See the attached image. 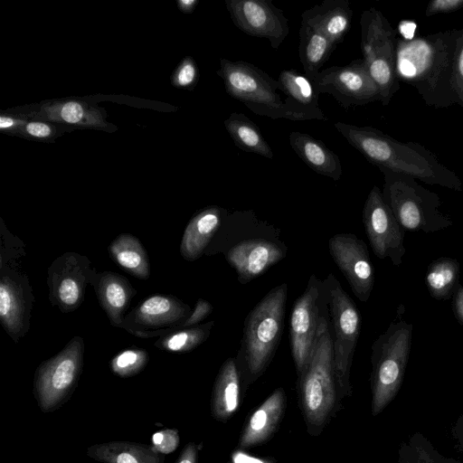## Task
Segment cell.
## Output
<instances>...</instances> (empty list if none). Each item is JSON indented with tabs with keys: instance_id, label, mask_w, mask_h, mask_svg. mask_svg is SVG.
Here are the masks:
<instances>
[{
	"instance_id": "cell-1",
	"label": "cell",
	"mask_w": 463,
	"mask_h": 463,
	"mask_svg": "<svg viewBox=\"0 0 463 463\" xmlns=\"http://www.w3.org/2000/svg\"><path fill=\"white\" fill-rule=\"evenodd\" d=\"M459 33L460 29H449L411 39L397 38L399 81L414 87L430 107L445 109L456 104L451 80Z\"/></svg>"
},
{
	"instance_id": "cell-42",
	"label": "cell",
	"mask_w": 463,
	"mask_h": 463,
	"mask_svg": "<svg viewBox=\"0 0 463 463\" xmlns=\"http://www.w3.org/2000/svg\"><path fill=\"white\" fill-rule=\"evenodd\" d=\"M26 131L33 137H46L52 133L51 128L43 122H30L26 125Z\"/></svg>"
},
{
	"instance_id": "cell-36",
	"label": "cell",
	"mask_w": 463,
	"mask_h": 463,
	"mask_svg": "<svg viewBox=\"0 0 463 463\" xmlns=\"http://www.w3.org/2000/svg\"><path fill=\"white\" fill-rule=\"evenodd\" d=\"M213 307L209 301L199 298L190 316L183 323L171 327L169 333L178 329L198 326V324L204 320L213 312Z\"/></svg>"
},
{
	"instance_id": "cell-8",
	"label": "cell",
	"mask_w": 463,
	"mask_h": 463,
	"mask_svg": "<svg viewBox=\"0 0 463 463\" xmlns=\"http://www.w3.org/2000/svg\"><path fill=\"white\" fill-rule=\"evenodd\" d=\"M360 25L363 60L379 89L382 104L387 106L400 88L396 73L398 30L375 7L362 13Z\"/></svg>"
},
{
	"instance_id": "cell-11",
	"label": "cell",
	"mask_w": 463,
	"mask_h": 463,
	"mask_svg": "<svg viewBox=\"0 0 463 463\" xmlns=\"http://www.w3.org/2000/svg\"><path fill=\"white\" fill-rule=\"evenodd\" d=\"M329 280L316 274L309 277L304 292L291 309L289 343L298 377L307 369L317 340L325 310L328 307Z\"/></svg>"
},
{
	"instance_id": "cell-22",
	"label": "cell",
	"mask_w": 463,
	"mask_h": 463,
	"mask_svg": "<svg viewBox=\"0 0 463 463\" xmlns=\"http://www.w3.org/2000/svg\"><path fill=\"white\" fill-rule=\"evenodd\" d=\"M91 286L110 324L120 327L137 290L126 277L113 271L98 272Z\"/></svg>"
},
{
	"instance_id": "cell-27",
	"label": "cell",
	"mask_w": 463,
	"mask_h": 463,
	"mask_svg": "<svg viewBox=\"0 0 463 463\" xmlns=\"http://www.w3.org/2000/svg\"><path fill=\"white\" fill-rule=\"evenodd\" d=\"M90 458L102 463H163L164 456L151 446L134 442H105L87 449Z\"/></svg>"
},
{
	"instance_id": "cell-30",
	"label": "cell",
	"mask_w": 463,
	"mask_h": 463,
	"mask_svg": "<svg viewBox=\"0 0 463 463\" xmlns=\"http://www.w3.org/2000/svg\"><path fill=\"white\" fill-rule=\"evenodd\" d=\"M224 127L241 149L251 152L268 159L273 158V152L259 127L242 113L233 112L224 120Z\"/></svg>"
},
{
	"instance_id": "cell-5",
	"label": "cell",
	"mask_w": 463,
	"mask_h": 463,
	"mask_svg": "<svg viewBox=\"0 0 463 463\" xmlns=\"http://www.w3.org/2000/svg\"><path fill=\"white\" fill-rule=\"evenodd\" d=\"M298 383L299 404L308 430L312 433L319 431L339 398L328 307L322 317L311 360Z\"/></svg>"
},
{
	"instance_id": "cell-38",
	"label": "cell",
	"mask_w": 463,
	"mask_h": 463,
	"mask_svg": "<svg viewBox=\"0 0 463 463\" xmlns=\"http://www.w3.org/2000/svg\"><path fill=\"white\" fill-rule=\"evenodd\" d=\"M463 7V0H432L425 9L426 16L439 14H449Z\"/></svg>"
},
{
	"instance_id": "cell-28",
	"label": "cell",
	"mask_w": 463,
	"mask_h": 463,
	"mask_svg": "<svg viewBox=\"0 0 463 463\" xmlns=\"http://www.w3.org/2000/svg\"><path fill=\"white\" fill-rule=\"evenodd\" d=\"M336 45L313 27L302 24L299 28V60L304 74L312 80L329 59Z\"/></svg>"
},
{
	"instance_id": "cell-20",
	"label": "cell",
	"mask_w": 463,
	"mask_h": 463,
	"mask_svg": "<svg viewBox=\"0 0 463 463\" xmlns=\"http://www.w3.org/2000/svg\"><path fill=\"white\" fill-rule=\"evenodd\" d=\"M280 91L286 95L284 104L295 120H327L318 106V93L310 79L297 70H283L278 79Z\"/></svg>"
},
{
	"instance_id": "cell-21",
	"label": "cell",
	"mask_w": 463,
	"mask_h": 463,
	"mask_svg": "<svg viewBox=\"0 0 463 463\" xmlns=\"http://www.w3.org/2000/svg\"><path fill=\"white\" fill-rule=\"evenodd\" d=\"M227 209L212 205L198 212L185 227L180 253L188 261L201 258L228 216Z\"/></svg>"
},
{
	"instance_id": "cell-43",
	"label": "cell",
	"mask_w": 463,
	"mask_h": 463,
	"mask_svg": "<svg viewBox=\"0 0 463 463\" xmlns=\"http://www.w3.org/2000/svg\"><path fill=\"white\" fill-rule=\"evenodd\" d=\"M232 463H269L263 459L252 458L243 452H236L232 458Z\"/></svg>"
},
{
	"instance_id": "cell-7",
	"label": "cell",
	"mask_w": 463,
	"mask_h": 463,
	"mask_svg": "<svg viewBox=\"0 0 463 463\" xmlns=\"http://www.w3.org/2000/svg\"><path fill=\"white\" fill-rule=\"evenodd\" d=\"M381 172L383 199L404 230L434 232L453 224L451 217L441 210L442 201L437 194L412 177L388 170Z\"/></svg>"
},
{
	"instance_id": "cell-15",
	"label": "cell",
	"mask_w": 463,
	"mask_h": 463,
	"mask_svg": "<svg viewBox=\"0 0 463 463\" xmlns=\"http://www.w3.org/2000/svg\"><path fill=\"white\" fill-rule=\"evenodd\" d=\"M363 223L375 256L400 266L406 252L405 230L397 221L377 185L371 189L363 209Z\"/></svg>"
},
{
	"instance_id": "cell-32",
	"label": "cell",
	"mask_w": 463,
	"mask_h": 463,
	"mask_svg": "<svg viewBox=\"0 0 463 463\" xmlns=\"http://www.w3.org/2000/svg\"><path fill=\"white\" fill-rule=\"evenodd\" d=\"M214 321H209L195 326L175 330L165 335L155 342L160 350L172 353H186L194 350L208 339Z\"/></svg>"
},
{
	"instance_id": "cell-16",
	"label": "cell",
	"mask_w": 463,
	"mask_h": 463,
	"mask_svg": "<svg viewBox=\"0 0 463 463\" xmlns=\"http://www.w3.org/2000/svg\"><path fill=\"white\" fill-rule=\"evenodd\" d=\"M192 308L169 295H154L144 299L124 317L120 328L141 338L161 337L163 331L183 323Z\"/></svg>"
},
{
	"instance_id": "cell-33",
	"label": "cell",
	"mask_w": 463,
	"mask_h": 463,
	"mask_svg": "<svg viewBox=\"0 0 463 463\" xmlns=\"http://www.w3.org/2000/svg\"><path fill=\"white\" fill-rule=\"evenodd\" d=\"M148 362V354L142 348H128L117 354L110 361L112 372L122 378L139 373Z\"/></svg>"
},
{
	"instance_id": "cell-2",
	"label": "cell",
	"mask_w": 463,
	"mask_h": 463,
	"mask_svg": "<svg viewBox=\"0 0 463 463\" xmlns=\"http://www.w3.org/2000/svg\"><path fill=\"white\" fill-rule=\"evenodd\" d=\"M334 126L353 147L380 171L388 170L457 192L463 190L458 175L419 143L398 141L372 127H358L344 122H335Z\"/></svg>"
},
{
	"instance_id": "cell-46",
	"label": "cell",
	"mask_w": 463,
	"mask_h": 463,
	"mask_svg": "<svg viewBox=\"0 0 463 463\" xmlns=\"http://www.w3.org/2000/svg\"><path fill=\"white\" fill-rule=\"evenodd\" d=\"M431 463H449V461H445V462H436L435 460H432Z\"/></svg>"
},
{
	"instance_id": "cell-9",
	"label": "cell",
	"mask_w": 463,
	"mask_h": 463,
	"mask_svg": "<svg viewBox=\"0 0 463 463\" xmlns=\"http://www.w3.org/2000/svg\"><path fill=\"white\" fill-rule=\"evenodd\" d=\"M217 74L229 96L244 103L260 116L295 120L281 99L280 83L252 63L225 58L220 60Z\"/></svg>"
},
{
	"instance_id": "cell-26",
	"label": "cell",
	"mask_w": 463,
	"mask_h": 463,
	"mask_svg": "<svg viewBox=\"0 0 463 463\" xmlns=\"http://www.w3.org/2000/svg\"><path fill=\"white\" fill-rule=\"evenodd\" d=\"M241 383L234 358H227L219 370L213 389L211 411L216 420L225 421L236 411Z\"/></svg>"
},
{
	"instance_id": "cell-13",
	"label": "cell",
	"mask_w": 463,
	"mask_h": 463,
	"mask_svg": "<svg viewBox=\"0 0 463 463\" xmlns=\"http://www.w3.org/2000/svg\"><path fill=\"white\" fill-rule=\"evenodd\" d=\"M47 274L51 304L69 313L80 307L87 285H92L98 272L87 256L67 251L51 263Z\"/></svg>"
},
{
	"instance_id": "cell-41",
	"label": "cell",
	"mask_w": 463,
	"mask_h": 463,
	"mask_svg": "<svg viewBox=\"0 0 463 463\" xmlns=\"http://www.w3.org/2000/svg\"><path fill=\"white\" fill-rule=\"evenodd\" d=\"M452 307L455 317L463 326V286L459 285L452 297Z\"/></svg>"
},
{
	"instance_id": "cell-10",
	"label": "cell",
	"mask_w": 463,
	"mask_h": 463,
	"mask_svg": "<svg viewBox=\"0 0 463 463\" xmlns=\"http://www.w3.org/2000/svg\"><path fill=\"white\" fill-rule=\"evenodd\" d=\"M329 280L328 308L338 397L352 392L350 373L361 331L360 312L334 274Z\"/></svg>"
},
{
	"instance_id": "cell-6",
	"label": "cell",
	"mask_w": 463,
	"mask_h": 463,
	"mask_svg": "<svg viewBox=\"0 0 463 463\" xmlns=\"http://www.w3.org/2000/svg\"><path fill=\"white\" fill-rule=\"evenodd\" d=\"M413 326L392 321L372 345L371 411L381 413L398 393L411 347Z\"/></svg>"
},
{
	"instance_id": "cell-39",
	"label": "cell",
	"mask_w": 463,
	"mask_h": 463,
	"mask_svg": "<svg viewBox=\"0 0 463 463\" xmlns=\"http://www.w3.org/2000/svg\"><path fill=\"white\" fill-rule=\"evenodd\" d=\"M197 68L191 59H187L176 73V83L181 87L192 86L197 79Z\"/></svg>"
},
{
	"instance_id": "cell-44",
	"label": "cell",
	"mask_w": 463,
	"mask_h": 463,
	"mask_svg": "<svg viewBox=\"0 0 463 463\" xmlns=\"http://www.w3.org/2000/svg\"><path fill=\"white\" fill-rule=\"evenodd\" d=\"M179 5L181 8L186 12H191L197 5L196 0H180Z\"/></svg>"
},
{
	"instance_id": "cell-17",
	"label": "cell",
	"mask_w": 463,
	"mask_h": 463,
	"mask_svg": "<svg viewBox=\"0 0 463 463\" xmlns=\"http://www.w3.org/2000/svg\"><path fill=\"white\" fill-rule=\"evenodd\" d=\"M328 250L354 295L366 302L373 288L374 270L365 242L353 233H337L329 239Z\"/></svg>"
},
{
	"instance_id": "cell-14",
	"label": "cell",
	"mask_w": 463,
	"mask_h": 463,
	"mask_svg": "<svg viewBox=\"0 0 463 463\" xmlns=\"http://www.w3.org/2000/svg\"><path fill=\"white\" fill-rule=\"evenodd\" d=\"M311 80L318 95L333 96L345 109L381 101L379 89L363 59L326 68Z\"/></svg>"
},
{
	"instance_id": "cell-18",
	"label": "cell",
	"mask_w": 463,
	"mask_h": 463,
	"mask_svg": "<svg viewBox=\"0 0 463 463\" xmlns=\"http://www.w3.org/2000/svg\"><path fill=\"white\" fill-rule=\"evenodd\" d=\"M33 302L28 277L10 265L0 266V321L15 343L29 330Z\"/></svg>"
},
{
	"instance_id": "cell-34",
	"label": "cell",
	"mask_w": 463,
	"mask_h": 463,
	"mask_svg": "<svg viewBox=\"0 0 463 463\" xmlns=\"http://www.w3.org/2000/svg\"><path fill=\"white\" fill-rule=\"evenodd\" d=\"M451 83L455 102L463 109V28L454 51Z\"/></svg>"
},
{
	"instance_id": "cell-3",
	"label": "cell",
	"mask_w": 463,
	"mask_h": 463,
	"mask_svg": "<svg viewBox=\"0 0 463 463\" xmlns=\"http://www.w3.org/2000/svg\"><path fill=\"white\" fill-rule=\"evenodd\" d=\"M222 253L245 285L282 260L288 247L279 229L260 220L252 211L229 213L204 255Z\"/></svg>"
},
{
	"instance_id": "cell-4",
	"label": "cell",
	"mask_w": 463,
	"mask_h": 463,
	"mask_svg": "<svg viewBox=\"0 0 463 463\" xmlns=\"http://www.w3.org/2000/svg\"><path fill=\"white\" fill-rule=\"evenodd\" d=\"M288 284L270 289L247 315L234 360L246 385L261 376L279 346L285 319Z\"/></svg>"
},
{
	"instance_id": "cell-19",
	"label": "cell",
	"mask_w": 463,
	"mask_h": 463,
	"mask_svg": "<svg viewBox=\"0 0 463 463\" xmlns=\"http://www.w3.org/2000/svg\"><path fill=\"white\" fill-rule=\"evenodd\" d=\"M236 27L250 36L266 38L278 49L289 33L283 12L268 0H225Z\"/></svg>"
},
{
	"instance_id": "cell-40",
	"label": "cell",
	"mask_w": 463,
	"mask_h": 463,
	"mask_svg": "<svg viewBox=\"0 0 463 463\" xmlns=\"http://www.w3.org/2000/svg\"><path fill=\"white\" fill-rule=\"evenodd\" d=\"M198 447L194 442L187 443L175 463H197Z\"/></svg>"
},
{
	"instance_id": "cell-31",
	"label": "cell",
	"mask_w": 463,
	"mask_h": 463,
	"mask_svg": "<svg viewBox=\"0 0 463 463\" xmlns=\"http://www.w3.org/2000/svg\"><path fill=\"white\" fill-rule=\"evenodd\" d=\"M425 283L432 298H452L459 286L458 261L449 257L439 258L432 261L427 269Z\"/></svg>"
},
{
	"instance_id": "cell-35",
	"label": "cell",
	"mask_w": 463,
	"mask_h": 463,
	"mask_svg": "<svg viewBox=\"0 0 463 463\" xmlns=\"http://www.w3.org/2000/svg\"><path fill=\"white\" fill-rule=\"evenodd\" d=\"M180 442L178 430L175 429H165L155 432L151 437V447L162 455L174 452Z\"/></svg>"
},
{
	"instance_id": "cell-24",
	"label": "cell",
	"mask_w": 463,
	"mask_h": 463,
	"mask_svg": "<svg viewBox=\"0 0 463 463\" xmlns=\"http://www.w3.org/2000/svg\"><path fill=\"white\" fill-rule=\"evenodd\" d=\"M285 402L284 390L278 388L255 410L241 432V449L260 445L270 438L281 420Z\"/></svg>"
},
{
	"instance_id": "cell-37",
	"label": "cell",
	"mask_w": 463,
	"mask_h": 463,
	"mask_svg": "<svg viewBox=\"0 0 463 463\" xmlns=\"http://www.w3.org/2000/svg\"><path fill=\"white\" fill-rule=\"evenodd\" d=\"M86 116L82 105L76 101L64 103L59 110V117L67 123L78 124L83 122Z\"/></svg>"
},
{
	"instance_id": "cell-23",
	"label": "cell",
	"mask_w": 463,
	"mask_h": 463,
	"mask_svg": "<svg viewBox=\"0 0 463 463\" xmlns=\"http://www.w3.org/2000/svg\"><path fill=\"white\" fill-rule=\"evenodd\" d=\"M352 17L353 10L347 0H325L304 11L301 23L317 30L337 45L348 33Z\"/></svg>"
},
{
	"instance_id": "cell-29",
	"label": "cell",
	"mask_w": 463,
	"mask_h": 463,
	"mask_svg": "<svg viewBox=\"0 0 463 463\" xmlns=\"http://www.w3.org/2000/svg\"><path fill=\"white\" fill-rule=\"evenodd\" d=\"M111 259L132 276L147 279L150 276L148 255L140 241L130 233L119 234L108 248Z\"/></svg>"
},
{
	"instance_id": "cell-45",
	"label": "cell",
	"mask_w": 463,
	"mask_h": 463,
	"mask_svg": "<svg viewBox=\"0 0 463 463\" xmlns=\"http://www.w3.org/2000/svg\"><path fill=\"white\" fill-rule=\"evenodd\" d=\"M14 122L15 121L14 119L10 118L1 116V118H0V128L2 129L10 128V127L14 126Z\"/></svg>"
},
{
	"instance_id": "cell-12",
	"label": "cell",
	"mask_w": 463,
	"mask_h": 463,
	"mask_svg": "<svg viewBox=\"0 0 463 463\" xmlns=\"http://www.w3.org/2000/svg\"><path fill=\"white\" fill-rule=\"evenodd\" d=\"M83 353V338L76 335L59 354L38 366L33 393L43 412L56 410L73 392L82 371Z\"/></svg>"
},
{
	"instance_id": "cell-25",
	"label": "cell",
	"mask_w": 463,
	"mask_h": 463,
	"mask_svg": "<svg viewBox=\"0 0 463 463\" xmlns=\"http://www.w3.org/2000/svg\"><path fill=\"white\" fill-rule=\"evenodd\" d=\"M289 144L298 156L312 170L334 181L340 179L343 174L340 159L322 141L308 134L293 131L289 135Z\"/></svg>"
}]
</instances>
